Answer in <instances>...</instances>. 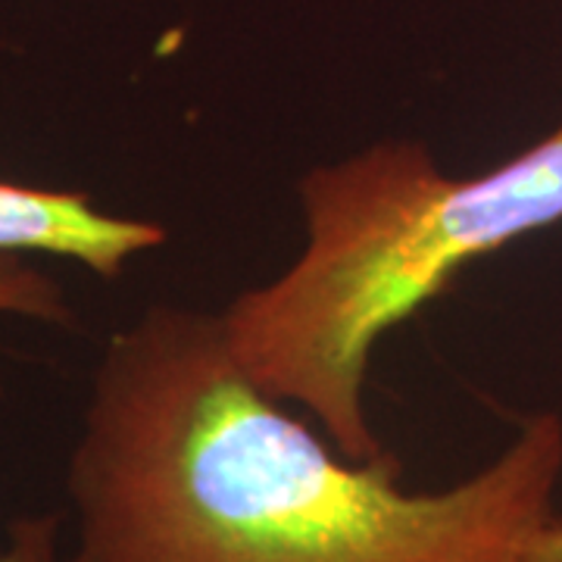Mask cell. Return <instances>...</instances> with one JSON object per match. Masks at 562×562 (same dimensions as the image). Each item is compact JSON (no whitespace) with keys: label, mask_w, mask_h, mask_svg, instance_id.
I'll list each match as a JSON object with an SVG mask.
<instances>
[{"label":"cell","mask_w":562,"mask_h":562,"mask_svg":"<svg viewBox=\"0 0 562 562\" xmlns=\"http://www.w3.org/2000/svg\"><path fill=\"white\" fill-rule=\"evenodd\" d=\"M394 453L344 457L262 394L220 313L150 303L103 344L66 462L63 562H522L562 482V419L409 491Z\"/></svg>","instance_id":"1"},{"label":"cell","mask_w":562,"mask_h":562,"mask_svg":"<svg viewBox=\"0 0 562 562\" xmlns=\"http://www.w3.org/2000/svg\"><path fill=\"white\" fill-rule=\"evenodd\" d=\"M306 241L281 276L220 313L262 394L306 409L350 460L384 453L366 416L375 344L469 262L562 222V122L482 176H447L413 138H384L297 184Z\"/></svg>","instance_id":"2"},{"label":"cell","mask_w":562,"mask_h":562,"mask_svg":"<svg viewBox=\"0 0 562 562\" xmlns=\"http://www.w3.org/2000/svg\"><path fill=\"white\" fill-rule=\"evenodd\" d=\"M162 241V225L101 210L85 191L0 179V257H60L113 281Z\"/></svg>","instance_id":"3"},{"label":"cell","mask_w":562,"mask_h":562,"mask_svg":"<svg viewBox=\"0 0 562 562\" xmlns=\"http://www.w3.org/2000/svg\"><path fill=\"white\" fill-rule=\"evenodd\" d=\"M0 316L32 319L44 325H72V306L57 281L29 257H0ZM3 401V375H0ZM66 513H32L7 528L0 562H63Z\"/></svg>","instance_id":"4"},{"label":"cell","mask_w":562,"mask_h":562,"mask_svg":"<svg viewBox=\"0 0 562 562\" xmlns=\"http://www.w3.org/2000/svg\"><path fill=\"white\" fill-rule=\"evenodd\" d=\"M522 562H562V519L553 516L541 531L531 538Z\"/></svg>","instance_id":"5"}]
</instances>
